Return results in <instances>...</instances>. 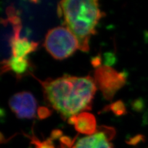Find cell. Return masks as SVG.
<instances>
[{"label": "cell", "mask_w": 148, "mask_h": 148, "mask_svg": "<svg viewBox=\"0 0 148 148\" xmlns=\"http://www.w3.org/2000/svg\"><path fill=\"white\" fill-rule=\"evenodd\" d=\"M46 99L64 119L90 109L97 87L90 76L65 75L55 79L39 81Z\"/></svg>", "instance_id": "obj_1"}, {"label": "cell", "mask_w": 148, "mask_h": 148, "mask_svg": "<svg viewBox=\"0 0 148 148\" xmlns=\"http://www.w3.org/2000/svg\"><path fill=\"white\" fill-rule=\"evenodd\" d=\"M60 11L66 27L75 35L79 49L89 50V41L96 32V27L103 16L99 3L96 0H67L59 3Z\"/></svg>", "instance_id": "obj_2"}, {"label": "cell", "mask_w": 148, "mask_h": 148, "mask_svg": "<svg viewBox=\"0 0 148 148\" xmlns=\"http://www.w3.org/2000/svg\"><path fill=\"white\" fill-rule=\"evenodd\" d=\"M44 46L52 56L58 60L69 58L79 49L77 39L67 27L59 26L46 34Z\"/></svg>", "instance_id": "obj_3"}, {"label": "cell", "mask_w": 148, "mask_h": 148, "mask_svg": "<svg viewBox=\"0 0 148 148\" xmlns=\"http://www.w3.org/2000/svg\"><path fill=\"white\" fill-rule=\"evenodd\" d=\"M126 75L119 72L107 65L97 68L94 73V81L96 87L101 91L104 98L110 101L116 92L126 83Z\"/></svg>", "instance_id": "obj_4"}, {"label": "cell", "mask_w": 148, "mask_h": 148, "mask_svg": "<svg viewBox=\"0 0 148 148\" xmlns=\"http://www.w3.org/2000/svg\"><path fill=\"white\" fill-rule=\"evenodd\" d=\"M9 105L18 118L30 119L35 117L36 101L29 92L23 91L14 95L9 99Z\"/></svg>", "instance_id": "obj_5"}, {"label": "cell", "mask_w": 148, "mask_h": 148, "mask_svg": "<svg viewBox=\"0 0 148 148\" xmlns=\"http://www.w3.org/2000/svg\"><path fill=\"white\" fill-rule=\"evenodd\" d=\"M114 135L112 128L102 127L95 133L78 140L72 148H113L110 140Z\"/></svg>", "instance_id": "obj_6"}, {"label": "cell", "mask_w": 148, "mask_h": 148, "mask_svg": "<svg viewBox=\"0 0 148 148\" xmlns=\"http://www.w3.org/2000/svg\"><path fill=\"white\" fill-rule=\"evenodd\" d=\"M9 19L14 25V35L11 40V46L12 56L18 58H27L28 54L34 51L36 49L38 43L29 41L26 38H20L21 30L20 21L16 16H12Z\"/></svg>", "instance_id": "obj_7"}, {"label": "cell", "mask_w": 148, "mask_h": 148, "mask_svg": "<svg viewBox=\"0 0 148 148\" xmlns=\"http://www.w3.org/2000/svg\"><path fill=\"white\" fill-rule=\"evenodd\" d=\"M69 122L73 125L78 133L88 136L95 133L98 130L94 115L86 112H81L69 118Z\"/></svg>", "instance_id": "obj_8"}, {"label": "cell", "mask_w": 148, "mask_h": 148, "mask_svg": "<svg viewBox=\"0 0 148 148\" xmlns=\"http://www.w3.org/2000/svg\"><path fill=\"white\" fill-rule=\"evenodd\" d=\"M30 63L27 58L12 56L2 63V72L11 71L18 77L24 76L30 71Z\"/></svg>", "instance_id": "obj_9"}, {"label": "cell", "mask_w": 148, "mask_h": 148, "mask_svg": "<svg viewBox=\"0 0 148 148\" xmlns=\"http://www.w3.org/2000/svg\"><path fill=\"white\" fill-rule=\"evenodd\" d=\"M31 143L33 144L36 148H56L53 143V138H51L43 141H40L35 136L31 137ZM62 148H72V147L67 145H64Z\"/></svg>", "instance_id": "obj_10"}, {"label": "cell", "mask_w": 148, "mask_h": 148, "mask_svg": "<svg viewBox=\"0 0 148 148\" xmlns=\"http://www.w3.org/2000/svg\"><path fill=\"white\" fill-rule=\"evenodd\" d=\"M110 109L117 115H121L126 112L125 106L122 101H117L110 106Z\"/></svg>", "instance_id": "obj_11"}, {"label": "cell", "mask_w": 148, "mask_h": 148, "mask_svg": "<svg viewBox=\"0 0 148 148\" xmlns=\"http://www.w3.org/2000/svg\"><path fill=\"white\" fill-rule=\"evenodd\" d=\"M39 117L41 118H45L49 115V110L45 108H41L38 110Z\"/></svg>", "instance_id": "obj_12"}, {"label": "cell", "mask_w": 148, "mask_h": 148, "mask_svg": "<svg viewBox=\"0 0 148 148\" xmlns=\"http://www.w3.org/2000/svg\"><path fill=\"white\" fill-rule=\"evenodd\" d=\"M143 138V136H140V135H138L136 136L135 138H134L133 139L131 140V141L130 142V144H132V145H136V143H139L140 141V140H142Z\"/></svg>", "instance_id": "obj_13"}]
</instances>
